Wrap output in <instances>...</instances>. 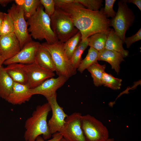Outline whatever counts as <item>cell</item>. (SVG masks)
Here are the masks:
<instances>
[{
	"instance_id": "cell-1",
	"label": "cell",
	"mask_w": 141,
	"mask_h": 141,
	"mask_svg": "<svg viewBox=\"0 0 141 141\" xmlns=\"http://www.w3.org/2000/svg\"><path fill=\"white\" fill-rule=\"evenodd\" d=\"M66 13L74 26L80 32L81 39L84 41L96 34L102 33L108 35L111 30L110 20L100 10L92 11L76 2L55 6Z\"/></svg>"
},
{
	"instance_id": "cell-2",
	"label": "cell",
	"mask_w": 141,
	"mask_h": 141,
	"mask_svg": "<svg viewBox=\"0 0 141 141\" xmlns=\"http://www.w3.org/2000/svg\"><path fill=\"white\" fill-rule=\"evenodd\" d=\"M51 110L48 102L37 107L31 116L25 121L24 138L26 141H35L37 137L41 135L45 140L52 136L47 122L48 114Z\"/></svg>"
},
{
	"instance_id": "cell-3",
	"label": "cell",
	"mask_w": 141,
	"mask_h": 141,
	"mask_svg": "<svg viewBox=\"0 0 141 141\" xmlns=\"http://www.w3.org/2000/svg\"><path fill=\"white\" fill-rule=\"evenodd\" d=\"M42 5L38 7L35 14L27 20L28 32L36 40L45 39L48 44H53L59 41L52 30L50 17L44 10Z\"/></svg>"
},
{
	"instance_id": "cell-4",
	"label": "cell",
	"mask_w": 141,
	"mask_h": 141,
	"mask_svg": "<svg viewBox=\"0 0 141 141\" xmlns=\"http://www.w3.org/2000/svg\"><path fill=\"white\" fill-rule=\"evenodd\" d=\"M64 44V43L59 41L53 44L45 42L41 44L50 54L56 74L58 76H63L68 79L76 74L77 70L73 68L70 60L66 55Z\"/></svg>"
},
{
	"instance_id": "cell-5",
	"label": "cell",
	"mask_w": 141,
	"mask_h": 141,
	"mask_svg": "<svg viewBox=\"0 0 141 141\" xmlns=\"http://www.w3.org/2000/svg\"><path fill=\"white\" fill-rule=\"evenodd\" d=\"M50 17L51 29L60 41L65 42L79 31L68 15L58 8Z\"/></svg>"
},
{
	"instance_id": "cell-6",
	"label": "cell",
	"mask_w": 141,
	"mask_h": 141,
	"mask_svg": "<svg viewBox=\"0 0 141 141\" xmlns=\"http://www.w3.org/2000/svg\"><path fill=\"white\" fill-rule=\"evenodd\" d=\"M118 5V11L115 17L110 20L109 25L114 28L124 43L126 32L133 24L135 16L126 3L119 1Z\"/></svg>"
},
{
	"instance_id": "cell-7",
	"label": "cell",
	"mask_w": 141,
	"mask_h": 141,
	"mask_svg": "<svg viewBox=\"0 0 141 141\" xmlns=\"http://www.w3.org/2000/svg\"><path fill=\"white\" fill-rule=\"evenodd\" d=\"M81 127L86 141H105L109 138L107 127L89 114L82 115Z\"/></svg>"
},
{
	"instance_id": "cell-8",
	"label": "cell",
	"mask_w": 141,
	"mask_h": 141,
	"mask_svg": "<svg viewBox=\"0 0 141 141\" xmlns=\"http://www.w3.org/2000/svg\"><path fill=\"white\" fill-rule=\"evenodd\" d=\"M7 12L13 21L14 33L19 41L21 49L25 44L32 40L28 31L23 11L20 6L13 3Z\"/></svg>"
},
{
	"instance_id": "cell-9",
	"label": "cell",
	"mask_w": 141,
	"mask_h": 141,
	"mask_svg": "<svg viewBox=\"0 0 141 141\" xmlns=\"http://www.w3.org/2000/svg\"><path fill=\"white\" fill-rule=\"evenodd\" d=\"M81 114L74 112L68 115L60 133L67 141H86L81 127Z\"/></svg>"
},
{
	"instance_id": "cell-10",
	"label": "cell",
	"mask_w": 141,
	"mask_h": 141,
	"mask_svg": "<svg viewBox=\"0 0 141 141\" xmlns=\"http://www.w3.org/2000/svg\"><path fill=\"white\" fill-rule=\"evenodd\" d=\"M46 99L52 113L51 117L48 123L49 129L52 134L57 132L60 133L63 128L66 119L68 115L58 104L56 93Z\"/></svg>"
},
{
	"instance_id": "cell-11",
	"label": "cell",
	"mask_w": 141,
	"mask_h": 141,
	"mask_svg": "<svg viewBox=\"0 0 141 141\" xmlns=\"http://www.w3.org/2000/svg\"><path fill=\"white\" fill-rule=\"evenodd\" d=\"M27 80V85L30 89L35 88L47 79L55 75L54 72L47 70L34 63L25 64Z\"/></svg>"
},
{
	"instance_id": "cell-12",
	"label": "cell",
	"mask_w": 141,
	"mask_h": 141,
	"mask_svg": "<svg viewBox=\"0 0 141 141\" xmlns=\"http://www.w3.org/2000/svg\"><path fill=\"white\" fill-rule=\"evenodd\" d=\"M41 44L33 40L27 43L14 57L4 61L3 64L7 65L17 63L28 64L34 62L35 55Z\"/></svg>"
},
{
	"instance_id": "cell-13",
	"label": "cell",
	"mask_w": 141,
	"mask_h": 141,
	"mask_svg": "<svg viewBox=\"0 0 141 141\" xmlns=\"http://www.w3.org/2000/svg\"><path fill=\"white\" fill-rule=\"evenodd\" d=\"M68 79L62 76L57 78L48 79L37 87L30 89L32 95H40L46 99L51 97L56 93V91L63 86Z\"/></svg>"
},
{
	"instance_id": "cell-14",
	"label": "cell",
	"mask_w": 141,
	"mask_h": 141,
	"mask_svg": "<svg viewBox=\"0 0 141 141\" xmlns=\"http://www.w3.org/2000/svg\"><path fill=\"white\" fill-rule=\"evenodd\" d=\"M21 49L19 41L14 33L0 36V55L5 61L14 57Z\"/></svg>"
},
{
	"instance_id": "cell-15",
	"label": "cell",
	"mask_w": 141,
	"mask_h": 141,
	"mask_svg": "<svg viewBox=\"0 0 141 141\" xmlns=\"http://www.w3.org/2000/svg\"><path fill=\"white\" fill-rule=\"evenodd\" d=\"M26 85L14 82L12 92L6 101L14 105H20L28 101L33 96Z\"/></svg>"
},
{
	"instance_id": "cell-16",
	"label": "cell",
	"mask_w": 141,
	"mask_h": 141,
	"mask_svg": "<svg viewBox=\"0 0 141 141\" xmlns=\"http://www.w3.org/2000/svg\"><path fill=\"white\" fill-rule=\"evenodd\" d=\"M25 64L12 63L4 67V69L14 82L27 85V78Z\"/></svg>"
},
{
	"instance_id": "cell-17",
	"label": "cell",
	"mask_w": 141,
	"mask_h": 141,
	"mask_svg": "<svg viewBox=\"0 0 141 141\" xmlns=\"http://www.w3.org/2000/svg\"><path fill=\"white\" fill-rule=\"evenodd\" d=\"M51 72L55 71V67L49 52L41 44L36 52L34 62Z\"/></svg>"
},
{
	"instance_id": "cell-18",
	"label": "cell",
	"mask_w": 141,
	"mask_h": 141,
	"mask_svg": "<svg viewBox=\"0 0 141 141\" xmlns=\"http://www.w3.org/2000/svg\"><path fill=\"white\" fill-rule=\"evenodd\" d=\"M124 57L117 52L104 49L99 52L98 61H103L109 63L112 68L118 74L120 70V64L124 60Z\"/></svg>"
},
{
	"instance_id": "cell-19",
	"label": "cell",
	"mask_w": 141,
	"mask_h": 141,
	"mask_svg": "<svg viewBox=\"0 0 141 141\" xmlns=\"http://www.w3.org/2000/svg\"><path fill=\"white\" fill-rule=\"evenodd\" d=\"M123 43L114 31L111 29L108 35L105 49L119 52L124 57L128 56V51L124 49L122 46Z\"/></svg>"
},
{
	"instance_id": "cell-20",
	"label": "cell",
	"mask_w": 141,
	"mask_h": 141,
	"mask_svg": "<svg viewBox=\"0 0 141 141\" xmlns=\"http://www.w3.org/2000/svg\"><path fill=\"white\" fill-rule=\"evenodd\" d=\"M4 68H0V97L6 101L12 91L14 82Z\"/></svg>"
},
{
	"instance_id": "cell-21",
	"label": "cell",
	"mask_w": 141,
	"mask_h": 141,
	"mask_svg": "<svg viewBox=\"0 0 141 141\" xmlns=\"http://www.w3.org/2000/svg\"><path fill=\"white\" fill-rule=\"evenodd\" d=\"M16 4L20 6L22 9L26 20L33 15L38 6L40 5V0H16Z\"/></svg>"
},
{
	"instance_id": "cell-22",
	"label": "cell",
	"mask_w": 141,
	"mask_h": 141,
	"mask_svg": "<svg viewBox=\"0 0 141 141\" xmlns=\"http://www.w3.org/2000/svg\"><path fill=\"white\" fill-rule=\"evenodd\" d=\"M89 38L80 41L69 59L72 65L76 70L77 69L82 60V54L89 46Z\"/></svg>"
},
{
	"instance_id": "cell-23",
	"label": "cell",
	"mask_w": 141,
	"mask_h": 141,
	"mask_svg": "<svg viewBox=\"0 0 141 141\" xmlns=\"http://www.w3.org/2000/svg\"><path fill=\"white\" fill-rule=\"evenodd\" d=\"M99 52L93 48L90 47L85 57L82 60L77 70L82 73L84 70L90 66L97 62Z\"/></svg>"
},
{
	"instance_id": "cell-24",
	"label": "cell",
	"mask_w": 141,
	"mask_h": 141,
	"mask_svg": "<svg viewBox=\"0 0 141 141\" xmlns=\"http://www.w3.org/2000/svg\"><path fill=\"white\" fill-rule=\"evenodd\" d=\"M105 65H101L97 62L87 69L91 73L95 86H98L102 85V77L105 72Z\"/></svg>"
},
{
	"instance_id": "cell-25",
	"label": "cell",
	"mask_w": 141,
	"mask_h": 141,
	"mask_svg": "<svg viewBox=\"0 0 141 141\" xmlns=\"http://www.w3.org/2000/svg\"><path fill=\"white\" fill-rule=\"evenodd\" d=\"M107 36L102 33L93 34L89 38V46L100 52L105 48Z\"/></svg>"
},
{
	"instance_id": "cell-26",
	"label": "cell",
	"mask_w": 141,
	"mask_h": 141,
	"mask_svg": "<svg viewBox=\"0 0 141 141\" xmlns=\"http://www.w3.org/2000/svg\"><path fill=\"white\" fill-rule=\"evenodd\" d=\"M81 35L79 31L74 36L64 43V49L66 55L70 59L81 39Z\"/></svg>"
},
{
	"instance_id": "cell-27",
	"label": "cell",
	"mask_w": 141,
	"mask_h": 141,
	"mask_svg": "<svg viewBox=\"0 0 141 141\" xmlns=\"http://www.w3.org/2000/svg\"><path fill=\"white\" fill-rule=\"evenodd\" d=\"M102 85L104 86L117 90L120 89L122 80L104 72L102 76Z\"/></svg>"
},
{
	"instance_id": "cell-28",
	"label": "cell",
	"mask_w": 141,
	"mask_h": 141,
	"mask_svg": "<svg viewBox=\"0 0 141 141\" xmlns=\"http://www.w3.org/2000/svg\"><path fill=\"white\" fill-rule=\"evenodd\" d=\"M14 28L13 20L8 14L5 13L4 16L0 31V36L14 33Z\"/></svg>"
},
{
	"instance_id": "cell-29",
	"label": "cell",
	"mask_w": 141,
	"mask_h": 141,
	"mask_svg": "<svg viewBox=\"0 0 141 141\" xmlns=\"http://www.w3.org/2000/svg\"><path fill=\"white\" fill-rule=\"evenodd\" d=\"M75 2L87 7L90 10L97 11L102 5V0H75Z\"/></svg>"
},
{
	"instance_id": "cell-30",
	"label": "cell",
	"mask_w": 141,
	"mask_h": 141,
	"mask_svg": "<svg viewBox=\"0 0 141 141\" xmlns=\"http://www.w3.org/2000/svg\"><path fill=\"white\" fill-rule=\"evenodd\" d=\"M115 0H105V7L103 9L104 14L107 17L114 18L116 13L114 10L113 6Z\"/></svg>"
},
{
	"instance_id": "cell-31",
	"label": "cell",
	"mask_w": 141,
	"mask_h": 141,
	"mask_svg": "<svg viewBox=\"0 0 141 141\" xmlns=\"http://www.w3.org/2000/svg\"><path fill=\"white\" fill-rule=\"evenodd\" d=\"M40 0V4L45 8V12L50 17L55 10L54 0Z\"/></svg>"
},
{
	"instance_id": "cell-32",
	"label": "cell",
	"mask_w": 141,
	"mask_h": 141,
	"mask_svg": "<svg viewBox=\"0 0 141 141\" xmlns=\"http://www.w3.org/2000/svg\"><path fill=\"white\" fill-rule=\"evenodd\" d=\"M141 39V28H140L135 34L131 37L126 38L124 43L126 44L127 47L129 48L132 44Z\"/></svg>"
},
{
	"instance_id": "cell-33",
	"label": "cell",
	"mask_w": 141,
	"mask_h": 141,
	"mask_svg": "<svg viewBox=\"0 0 141 141\" xmlns=\"http://www.w3.org/2000/svg\"><path fill=\"white\" fill-rule=\"evenodd\" d=\"M52 138L49 140H45L40 136H38L35 141H61L63 138L61 134L59 132H57L52 135Z\"/></svg>"
},
{
	"instance_id": "cell-34",
	"label": "cell",
	"mask_w": 141,
	"mask_h": 141,
	"mask_svg": "<svg viewBox=\"0 0 141 141\" xmlns=\"http://www.w3.org/2000/svg\"><path fill=\"white\" fill-rule=\"evenodd\" d=\"M55 6L69 4L75 2V0H54Z\"/></svg>"
},
{
	"instance_id": "cell-35",
	"label": "cell",
	"mask_w": 141,
	"mask_h": 141,
	"mask_svg": "<svg viewBox=\"0 0 141 141\" xmlns=\"http://www.w3.org/2000/svg\"><path fill=\"white\" fill-rule=\"evenodd\" d=\"M121 1L125 3H132L135 5L141 11V0H122Z\"/></svg>"
},
{
	"instance_id": "cell-36",
	"label": "cell",
	"mask_w": 141,
	"mask_h": 141,
	"mask_svg": "<svg viewBox=\"0 0 141 141\" xmlns=\"http://www.w3.org/2000/svg\"><path fill=\"white\" fill-rule=\"evenodd\" d=\"M14 1L13 0H0V5L3 7H5L9 3Z\"/></svg>"
},
{
	"instance_id": "cell-37",
	"label": "cell",
	"mask_w": 141,
	"mask_h": 141,
	"mask_svg": "<svg viewBox=\"0 0 141 141\" xmlns=\"http://www.w3.org/2000/svg\"><path fill=\"white\" fill-rule=\"evenodd\" d=\"M4 14L5 13H3L0 10V31L4 18Z\"/></svg>"
},
{
	"instance_id": "cell-38",
	"label": "cell",
	"mask_w": 141,
	"mask_h": 141,
	"mask_svg": "<svg viewBox=\"0 0 141 141\" xmlns=\"http://www.w3.org/2000/svg\"><path fill=\"white\" fill-rule=\"evenodd\" d=\"M4 61L5 60L0 55V68L2 66V64H3V63Z\"/></svg>"
},
{
	"instance_id": "cell-39",
	"label": "cell",
	"mask_w": 141,
	"mask_h": 141,
	"mask_svg": "<svg viewBox=\"0 0 141 141\" xmlns=\"http://www.w3.org/2000/svg\"><path fill=\"white\" fill-rule=\"evenodd\" d=\"M105 141H114V138H109L107 140H106Z\"/></svg>"
},
{
	"instance_id": "cell-40",
	"label": "cell",
	"mask_w": 141,
	"mask_h": 141,
	"mask_svg": "<svg viewBox=\"0 0 141 141\" xmlns=\"http://www.w3.org/2000/svg\"><path fill=\"white\" fill-rule=\"evenodd\" d=\"M61 141H67L64 138H63L61 139Z\"/></svg>"
}]
</instances>
